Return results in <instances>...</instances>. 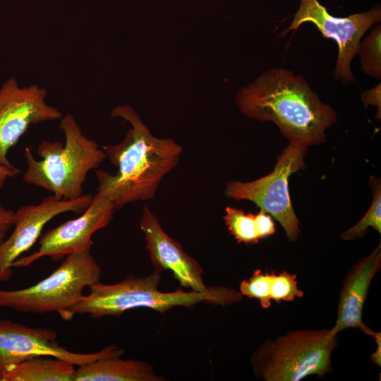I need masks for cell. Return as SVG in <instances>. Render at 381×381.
<instances>
[{"label":"cell","instance_id":"cell-14","mask_svg":"<svg viewBox=\"0 0 381 381\" xmlns=\"http://www.w3.org/2000/svg\"><path fill=\"white\" fill-rule=\"evenodd\" d=\"M381 267V243L348 271L339 293L337 320L329 329L331 335L356 328L373 337L375 331L363 322V307L373 279Z\"/></svg>","mask_w":381,"mask_h":381},{"label":"cell","instance_id":"cell-15","mask_svg":"<svg viewBox=\"0 0 381 381\" xmlns=\"http://www.w3.org/2000/svg\"><path fill=\"white\" fill-rule=\"evenodd\" d=\"M148 363L103 358L78 366L73 381H162Z\"/></svg>","mask_w":381,"mask_h":381},{"label":"cell","instance_id":"cell-13","mask_svg":"<svg viewBox=\"0 0 381 381\" xmlns=\"http://www.w3.org/2000/svg\"><path fill=\"white\" fill-rule=\"evenodd\" d=\"M140 228L145 235L146 248L155 270L171 271L181 286L193 291L209 294L217 289V286L207 287L205 284L200 265L164 231L147 205L143 210Z\"/></svg>","mask_w":381,"mask_h":381},{"label":"cell","instance_id":"cell-8","mask_svg":"<svg viewBox=\"0 0 381 381\" xmlns=\"http://www.w3.org/2000/svg\"><path fill=\"white\" fill-rule=\"evenodd\" d=\"M380 20V5L365 12L337 17L330 14L318 0H300L291 23L281 35L296 30L305 23L314 24L323 37L337 42L338 56L334 77L343 84H349L354 80L351 63L357 55L361 40L365 32Z\"/></svg>","mask_w":381,"mask_h":381},{"label":"cell","instance_id":"cell-2","mask_svg":"<svg viewBox=\"0 0 381 381\" xmlns=\"http://www.w3.org/2000/svg\"><path fill=\"white\" fill-rule=\"evenodd\" d=\"M111 117L131 126L120 143L102 147L116 172L96 171L97 193L108 197L117 210L153 198L164 177L178 165L183 148L172 138L155 137L129 105L115 107Z\"/></svg>","mask_w":381,"mask_h":381},{"label":"cell","instance_id":"cell-17","mask_svg":"<svg viewBox=\"0 0 381 381\" xmlns=\"http://www.w3.org/2000/svg\"><path fill=\"white\" fill-rule=\"evenodd\" d=\"M230 234L239 243L255 244L276 231L271 215L260 210L257 214L227 206L223 217Z\"/></svg>","mask_w":381,"mask_h":381},{"label":"cell","instance_id":"cell-10","mask_svg":"<svg viewBox=\"0 0 381 381\" xmlns=\"http://www.w3.org/2000/svg\"><path fill=\"white\" fill-rule=\"evenodd\" d=\"M47 95L38 85L19 86L14 77L0 88V166L18 170L7 157L9 150L30 125L61 119V112L46 102Z\"/></svg>","mask_w":381,"mask_h":381},{"label":"cell","instance_id":"cell-19","mask_svg":"<svg viewBox=\"0 0 381 381\" xmlns=\"http://www.w3.org/2000/svg\"><path fill=\"white\" fill-rule=\"evenodd\" d=\"M357 55L363 71L377 79L381 78V26L377 25L359 44Z\"/></svg>","mask_w":381,"mask_h":381},{"label":"cell","instance_id":"cell-7","mask_svg":"<svg viewBox=\"0 0 381 381\" xmlns=\"http://www.w3.org/2000/svg\"><path fill=\"white\" fill-rule=\"evenodd\" d=\"M307 147L289 144L277 157L270 174L248 182L230 180L225 195L236 200H249L275 219L290 242L301 234L300 222L294 210L289 190L291 175L306 169Z\"/></svg>","mask_w":381,"mask_h":381},{"label":"cell","instance_id":"cell-23","mask_svg":"<svg viewBox=\"0 0 381 381\" xmlns=\"http://www.w3.org/2000/svg\"><path fill=\"white\" fill-rule=\"evenodd\" d=\"M14 212L5 208L0 203V244L6 239V236L13 226Z\"/></svg>","mask_w":381,"mask_h":381},{"label":"cell","instance_id":"cell-24","mask_svg":"<svg viewBox=\"0 0 381 381\" xmlns=\"http://www.w3.org/2000/svg\"><path fill=\"white\" fill-rule=\"evenodd\" d=\"M373 337L375 338L377 348L371 355L372 362L376 365H381V334L380 332H375Z\"/></svg>","mask_w":381,"mask_h":381},{"label":"cell","instance_id":"cell-6","mask_svg":"<svg viewBox=\"0 0 381 381\" xmlns=\"http://www.w3.org/2000/svg\"><path fill=\"white\" fill-rule=\"evenodd\" d=\"M102 271L90 251L73 253L47 277L16 290L0 289V307L27 313L56 312L61 318L99 282Z\"/></svg>","mask_w":381,"mask_h":381},{"label":"cell","instance_id":"cell-18","mask_svg":"<svg viewBox=\"0 0 381 381\" xmlns=\"http://www.w3.org/2000/svg\"><path fill=\"white\" fill-rule=\"evenodd\" d=\"M369 184L372 190L373 200L365 215L355 225L340 234L345 241L363 238L368 229L372 227L381 234V183L380 179L371 176Z\"/></svg>","mask_w":381,"mask_h":381},{"label":"cell","instance_id":"cell-16","mask_svg":"<svg viewBox=\"0 0 381 381\" xmlns=\"http://www.w3.org/2000/svg\"><path fill=\"white\" fill-rule=\"evenodd\" d=\"M36 356L12 364L0 374V381H73L75 365L54 358Z\"/></svg>","mask_w":381,"mask_h":381},{"label":"cell","instance_id":"cell-4","mask_svg":"<svg viewBox=\"0 0 381 381\" xmlns=\"http://www.w3.org/2000/svg\"><path fill=\"white\" fill-rule=\"evenodd\" d=\"M59 127L65 143L42 141L37 150L41 160L25 148L28 168L23 180L52 193L56 199L74 200L83 195L89 171L97 168L107 155L95 140L83 133L72 114L61 117Z\"/></svg>","mask_w":381,"mask_h":381},{"label":"cell","instance_id":"cell-20","mask_svg":"<svg viewBox=\"0 0 381 381\" xmlns=\"http://www.w3.org/2000/svg\"><path fill=\"white\" fill-rule=\"evenodd\" d=\"M271 281L272 272H262L259 269L256 270L248 279L241 282L239 292L243 296L258 300L262 308H268L272 303Z\"/></svg>","mask_w":381,"mask_h":381},{"label":"cell","instance_id":"cell-5","mask_svg":"<svg viewBox=\"0 0 381 381\" xmlns=\"http://www.w3.org/2000/svg\"><path fill=\"white\" fill-rule=\"evenodd\" d=\"M338 345L337 335L329 329L296 330L267 339L253 353L254 375L264 381H300L333 370L332 353Z\"/></svg>","mask_w":381,"mask_h":381},{"label":"cell","instance_id":"cell-12","mask_svg":"<svg viewBox=\"0 0 381 381\" xmlns=\"http://www.w3.org/2000/svg\"><path fill=\"white\" fill-rule=\"evenodd\" d=\"M92 197L89 194L74 200H58L49 195L38 205H24L14 212V230L0 244V282H6L12 277L14 262L33 246L50 220L67 212L85 210Z\"/></svg>","mask_w":381,"mask_h":381},{"label":"cell","instance_id":"cell-25","mask_svg":"<svg viewBox=\"0 0 381 381\" xmlns=\"http://www.w3.org/2000/svg\"><path fill=\"white\" fill-rule=\"evenodd\" d=\"M20 173V171L11 169L0 166V188H2L8 179L15 176Z\"/></svg>","mask_w":381,"mask_h":381},{"label":"cell","instance_id":"cell-11","mask_svg":"<svg viewBox=\"0 0 381 381\" xmlns=\"http://www.w3.org/2000/svg\"><path fill=\"white\" fill-rule=\"evenodd\" d=\"M116 210L108 197L97 193L82 215L47 231L40 238L38 249L20 257L13 267H27L44 257L58 261L73 253L90 251L92 236L110 223Z\"/></svg>","mask_w":381,"mask_h":381},{"label":"cell","instance_id":"cell-9","mask_svg":"<svg viewBox=\"0 0 381 381\" xmlns=\"http://www.w3.org/2000/svg\"><path fill=\"white\" fill-rule=\"evenodd\" d=\"M123 353L124 350L114 344L94 353L73 352L60 345L52 329L0 320V374L10 365L36 356H51L79 366L103 358L121 357Z\"/></svg>","mask_w":381,"mask_h":381},{"label":"cell","instance_id":"cell-22","mask_svg":"<svg viewBox=\"0 0 381 381\" xmlns=\"http://www.w3.org/2000/svg\"><path fill=\"white\" fill-rule=\"evenodd\" d=\"M361 98L365 107L369 105L376 106L377 112L375 119L380 121L381 119V83H379L375 87L365 90L361 93Z\"/></svg>","mask_w":381,"mask_h":381},{"label":"cell","instance_id":"cell-1","mask_svg":"<svg viewBox=\"0 0 381 381\" xmlns=\"http://www.w3.org/2000/svg\"><path fill=\"white\" fill-rule=\"evenodd\" d=\"M236 104L247 117L272 121L290 144L308 147L326 141L337 114L306 80L284 68H272L239 90Z\"/></svg>","mask_w":381,"mask_h":381},{"label":"cell","instance_id":"cell-3","mask_svg":"<svg viewBox=\"0 0 381 381\" xmlns=\"http://www.w3.org/2000/svg\"><path fill=\"white\" fill-rule=\"evenodd\" d=\"M161 279V272L155 270L146 277L130 275L112 284L98 282L90 286V294L85 295L61 318L68 321L76 314H87L93 318L120 317L126 311L138 308L164 313L177 306L191 308L200 303L229 306L243 299L239 291L222 286L209 294L181 289L163 292L159 289Z\"/></svg>","mask_w":381,"mask_h":381},{"label":"cell","instance_id":"cell-21","mask_svg":"<svg viewBox=\"0 0 381 381\" xmlns=\"http://www.w3.org/2000/svg\"><path fill=\"white\" fill-rule=\"evenodd\" d=\"M304 292L298 287L296 275L286 271L276 274L272 271L270 287L271 300L279 303L281 301H293L302 298Z\"/></svg>","mask_w":381,"mask_h":381}]
</instances>
